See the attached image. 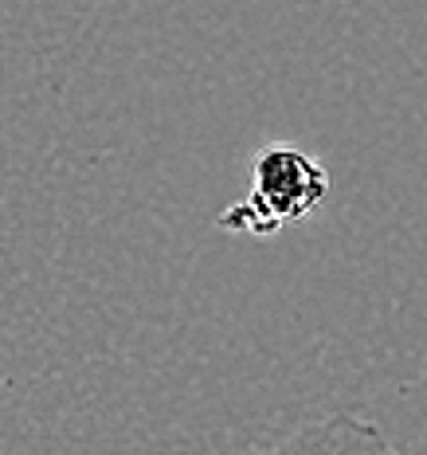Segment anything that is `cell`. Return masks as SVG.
<instances>
[{"label":"cell","instance_id":"obj_1","mask_svg":"<svg viewBox=\"0 0 427 455\" xmlns=\"http://www.w3.org/2000/svg\"><path fill=\"white\" fill-rule=\"evenodd\" d=\"M251 201L282 228L314 216L329 201V169L302 146L271 141L248 165Z\"/></svg>","mask_w":427,"mask_h":455},{"label":"cell","instance_id":"obj_2","mask_svg":"<svg viewBox=\"0 0 427 455\" xmlns=\"http://www.w3.org/2000/svg\"><path fill=\"white\" fill-rule=\"evenodd\" d=\"M243 455H400L381 424L365 420L353 412H334L326 420L302 424L287 440L267 443V448H251Z\"/></svg>","mask_w":427,"mask_h":455},{"label":"cell","instance_id":"obj_3","mask_svg":"<svg viewBox=\"0 0 427 455\" xmlns=\"http://www.w3.org/2000/svg\"><path fill=\"white\" fill-rule=\"evenodd\" d=\"M220 228H224V232H235V235H259V240L282 232V224L271 220V216L263 212L251 196H243V201H235L232 208H227V212L220 216Z\"/></svg>","mask_w":427,"mask_h":455}]
</instances>
